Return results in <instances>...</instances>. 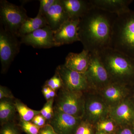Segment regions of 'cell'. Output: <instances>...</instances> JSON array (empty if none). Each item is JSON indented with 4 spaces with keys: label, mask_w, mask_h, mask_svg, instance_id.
Listing matches in <instances>:
<instances>
[{
    "label": "cell",
    "mask_w": 134,
    "mask_h": 134,
    "mask_svg": "<svg viewBox=\"0 0 134 134\" xmlns=\"http://www.w3.org/2000/svg\"><path fill=\"white\" fill-rule=\"evenodd\" d=\"M118 15L93 7L80 19L78 34L83 49L99 53L110 47Z\"/></svg>",
    "instance_id": "6da1fadb"
},
{
    "label": "cell",
    "mask_w": 134,
    "mask_h": 134,
    "mask_svg": "<svg viewBox=\"0 0 134 134\" xmlns=\"http://www.w3.org/2000/svg\"><path fill=\"white\" fill-rule=\"evenodd\" d=\"M112 82L134 84V59L110 47L98 53Z\"/></svg>",
    "instance_id": "7a4b0ae2"
},
{
    "label": "cell",
    "mask_w": 134,
    "mask_h": 134,
    "mask_svg": "<svg viewBox=\"0 0 134 134\" xmlns=\"http://www.w3.org/2000/svg\"><path fill=\"white\" fill-rule=\"evenodd\" d=\"M110 47L134 59V11L117 16Z\"/></svg>",
    "instance_id": "3957f363"
},
{
    "label": "cell",
    "mask_w": 134,
    "mask_h": 134,
    "mask_svg": "<svg viewBox=\"0 0 134 134\" xmlns=\"http://www.w3.org/2000/svg\"><path fill=\"white\" fill-rule=\"evenodd\" d=\"M28 18L26 10L22 6L6 0L0 1L1 25L6 30L18 37L21 26Z\"/></svg>",
    "instance_id": "277c9868"
},
{
    "label": "cell",
    "mask_w": 134,
    "mask_h": 134,
    "mask_svg": "<svg viewBox=\"0 0 134 134\" xmlns=\"http://www.w3.org/2000/svg\"><path fill=\"white\" fill-rule=\"evenodd\" d=\"M83 93L70 91L62 87L57 96L54 107L67 114L83 119L85 103Z\"/></svg>",
    "instance_id": "5b68a950"
},
{
    "label": "cell",
    "mask_w": 134,
    "mask_h": 134,
    "mask_svg": "<svg viewBox=\"0 0 134 134\" xmlns=\"http://www.w3.org/2000/svg\"><path fill=\"white\" fill-rule=\"evenodd\" d=\"M17 36L5 30L0 29V60L1 73L4 74L20 51L21 43Z\"/></svg>",
    "instance_id": "8992f818"
},
{
    "label": "cell",
    "mask_w": 134,
    "mask_h": 134,
    "mask_svg": "<svg viewBox=\"0 0 134 134\" xmlns=\"http://www.w3.org/2000/svg\"><path fill=\"white\" fill-rule=\"evenodd\" d=\"M90 65L85 74L92 90L98 92L112 81L98 53L90 52Z\"/></svg>",
    "instance_id": "52a82bcc"
},
{
    "label": "cell",
    "mask_w": 134,
    "mask_h": 134,
    "mask_svg": "<svg viewBox=\"0 0 134 134\" xmlns=\"http://www.w3.org/2000/svg\"><path fill=\"white\" fill-rule=\"evenodd\" d=\"M62 81V87L70 91L85 92L92 91L88 81L85 73L71 70L65 65H59L56 68Z\"/></svg>",
    "instance_id": "ba28073f"
},
{
    "label": "cell",
    "mask_w": 134,
    "mask_h": 134,
    "mask_svg": "<svg viewBox=\"0 0 134 134\" xmlns=\"http://www.w3.org/2000/svg\"><path fill=\"white\" fill-rule=\"evenodd\" d=\"M109 113L110 108L97 92L91 93L85 97L83 119L95 125L97 122L108 117Z\"/></svg>",
    "instance_id": "9c48e42d"
},
{
    "label": "cell",
    "mask_w": 134,
    "mask_h": 134,
    "mask_svg": "<svg viewBox=\"0 0 134 134\" xmlns=\"http://www.w3.org/2000/svg\"><path fill=\"white\" fill-rule=\"evenodd\" d=\"M21 44L34 48H49L57 47L54 38L53 31L48 25L21 37Z\"/></svg>",
    "instance_id": "30bf717a"
},
{
    "label": "cell",
    "mask_w": 134,
    "mask_h": 134,
    "mask_svg": "<svg viewBox=\"0 0 134 134\" xmlns=\"http://www.w3.org/2000/svg\"><path fill=\"white\" fill-rule=\"evenodd\" d=\"M54 114L49 124L58 134H75L82 119L67 114L54 107Z\"/></svg>",
    "instance_id": "8fae6325"
},
{
    "label": "cell",
    "mask_w": 134,
    "mask_h": 134,
    "mask_svg": "<svg viewBox=\"0 0 134 134\" xmlns=\"http://www.w3.org/2000/svg\"><path fill=\"white\" fill-rule=\"evenodd\" d=\"M97 92L110 108L129 98V89L125 85L111 82Z\"/></svg>",
    "instance_id": "7c38bea8"
},
{
    "label": "cell",
    "mask_w": 134,
    "mask_h": 134,
    "mask_svg": "<svg viewBox=\"0 0 134 134\" xmlns=\"http://www.w3.org/2000/svg\"><path fill=\"white\" fill-rule=\"evenodd\" d=\"M79 21L80 19H69L54 32V38L57 47L79 41Z\"/></svg>",
    "instance_id": "4fadbf2b"
},
{
    "label": "cell",
    "mask_w": 134,
    "mask_h": 134,
    "mask_svg": "<svg viewBox=\"0 0 134 134\" xmlns=\"http://www.w3.org/2000/svg\"><path fill=\"white\" fill-rule=\"evenodd\" d=\"M109 116L119 127L130 126L134 121V105L129 98L110 108Z\"/></svg>",
    "instance_id": "5bb4252c"
},
{
    "label": "cell",
    "mask_w": 134,
    "mask_h": 134,
    "mask_svg": "<svg viewBox=\"0 0 134 134\" xmlns=\"http://www.w3.org/2000/svg\"><path fill=\"white\" fill-rule=\"evenodd\" d=\"M47 25L53 31H56L69 18L61 0H56L44 16Z\"/></svg>",
    "instance_id": "9a60e30c"
},
{
    "label": "cell",
    "mask_w": 134,
    "mask_h": 134,
    "mask_svg": "<svg viewBox=\"0 0 134 134\" xmlns=\"http://www.w3.org/2000/svg\"><path fill=\"white\" fill-rule=\"evenodd\" d=\"M93 7L112 14H122L130 10L132 0H90Z\"/></svg>",
    "instance_id": "2e32d148"
},
{
    "label": "cell",
    "mask_w": 134,
    "mask_h": 134,
    "mask_svg": "<svg viewBox=\"0 0 134 134\" xmlns=\"http://www.w3.org/2000/svg\"><path fill=\"white\" fill-rule=\"evenodd\" d=\"M70 19H79L93 7L90 0H61Z\"/></svg>",
    "instance_id": "e0dca14e"
},
{
    "label": "cell",
    "mask_w": 134,
    "mask_h": 134,
    "mask_svg": "<svg viewBox=\"0 0 134 134\" xmlns=\"http://www.w3.org/2000/svg\"><path fill=\"white\" fill-rule=\"evenodd\" d=\"M90 61V52L83 49L82 52L79 53H69L65 59L64 65L71 70L85 73L88 68Z\"/></svg>",
    "instance_id": "ac0fdd59"
},
{
    "label": "cell",
    "mask_w": 134,
    "mask_h": 134,
    "mask_svg": "<svg viewBox=\"0 0 134 134\" xmlns=\"http://www.w3.org/2000/svg\"><path fill=\"white\" fill-rule=\"evenodd\" d=\"M46 25H48L44 16L37 14L34 18L29 17L21 26L18 37L21 38Z\"/></svg>",
    "instance_id": "d6986e66"
},
{
    "label": "cell",
    "mask_w": 134,
    "mask_h": 134,
    "mask_svg": "<svg viewBox=\"0 0 134 134\" xmlns=\"http://www.w3.org/2000/svg\"><path fill=\"white\" fill-rule=\"evenodd\" d=\"M10 99H3L0 101V122L2 126L11 122L16 112L14 102Z\"/></svg>",
    "instance_id": "ffe728a7"
},
{
    "label": "cell",
    "mask_w": 134,
    "mask_h": 134,
    "mask_svg": "<svg viewBox=\"0 0 134 134\" xmlns=\"http://www.w3.org/2000/svg\"><path fill=\"white\" fill-rule=\"evenodd\" d=\"M17 112L20 116V119L26 121H31L34 117L40 114V111L32 110L29 108L21 100L16 99L14 101Z\"/></svg>",
    "instance_id": "44dd1931"
},
{
    "label": "cell",
    "mask_w": 134,
    "mask_h": 134,
    "mask_svg": "<svg viewBox=\"0 0 134 134\" xmlns=\"http://www.w3.org/2000/svg\"><path fill=\"white\" fill-rule=\"evenodd\" d=\"M97 131L115 134L120 127L110 116L97 122L95 125Z\"/></svg>",
    "instance_id": "7402d4cb"
},
{
    "label": "cell",
    "mask_w": 134,
    "mask_h": 134,
    "mask_svg": "<svg viewBox=\"0 0 134 134\" xmlns=\"http://www.w3.org/2000/svg\"><path fill=\"white\" fill-rule=\"evenodd\" d=\"M97 132L95 125L82 119L75 134H96Z\"/></svg>",
    "instance_id": "603a6c76"
},
{
    "label": "cell",
    "mask_w": 134,
    "mask_h": 134,
    "mask_svg": "<svg viewBox=\"0 0 134 134\" xmlns=\"http://www.w3.org/2000/svg\"><path fill=\"white\" fill-rule=\"evenodd\" d=\"M19 126L27 134H39L41 127L31 121H26L20 119Z\"/></svg>",
    "instance_id": "cb8c5ba5"
},
{
    "label": "cell",
    "mask_w": 134,
    "mask_h": 134,
    "mask_svg": "<svg viewBox=\"0 0 134 134\" xmlns=\"http://www.w3.org/2000/svg\"><path fill=\"white\" fill-rule=\"evenodd\" d=\"M54 101V98L47 100L43 108L40 111V114L45 118L46 120L50 121L53 117L54 114V110L53 108Z\"/></svg>",
    "instance_id": "d4e9b609"
},
{
    "label": "cell",
    "mask_w": 134,
    "mask_h": 134,
    "mask_svg": "<svg viewBox=\"0 0 134 134\" xmlns=\"http://www.w3.org/2000/svg\"><path fill=\"white\" fill-rule=\"evenodd\" d=\"M46 85L54 91L62 87V81L57 72H55V75L46 82Z\"/></svg>",
    "instance_id": "484cf974"
},
{
    "label": "cell",
    "mask_w": 134,
    "mask_h": 134,
    "mask_svg": "<svg viewBox=\"0 0 134 134\" xmlns=\"http://www.w3.org/2000/svg\"><path fill=\"white\" fill-rule=\"evenodd\" d=\"M56 0H40V8L38 14L44 16Z\"/></svg>",
    "instance_id": "4316f807"
},
{
    "label": "cell",
    "mask_w": 134,
    "mask_h": 134,
    "mask_svg": "<svg viewBox=\"0 0 134 134\" xmlns=\"http://www.w3.org/2000/svg\"><path fill=\"white\" fill-rule=\"evenodd\" d=\"M0 134H19V130L14 122H10L2 125Z\"/></svg>",
    "instance_id": "83f0119b"
},
{
    "label": "cell",
    "mask_w": 134,
    "mask_h": 134,
    "mask_svg": "<svg viewBox=\"0 0 134 134\" xmlns=\"http://www.w3.org/2000/svg\"><path fill=\"white\" fill-rule=\"evenodd\" d=\"M14 97L11 91L5 86H0V99H13Z\"/></svg>",
    "instance_id": "f1b7e54d"
},
{
    "label": "cell",
    "mask_w": 134,
    "mask_h": 134,
    "mask_svg": "<svg viewBox=\"0 0 134 134\" xmlns=\"http://www.w3.org/2000/svg\"><path fill=\"white\" fill-rule=\"evenodd\" d=\"M46 120L44 116L39 114L34 117L31 122L38 126L41 127L46 125Z\"/></svg>",
    "instance_id": "f546056e"
},
{
    "label": "cell",
    "mask_w": 134,
    "mask_h": 134,
    "mask_svg": "<svg viewBox=\"0 0 134 134\" xmlns=\"http://www.w3.org/2000/svg\"><path fill=\"white\" fill-rule=\"evenodd\" d=\"M39 134H58L55 132L53 128L50 124H46L41 127L40 130Z\"/></svg>",
    "instance_id": "4dcf8cb0"
},
{
    "label": "cell",
    "mask_w": 134,
    "mask_h": 134,
    "mask_svg": "<svg viewBox=\"0 0 134 134\" xmlns=\"http://www.w3.org/2000/svg\"><path fill=\"white\" fill-rule=\"evenodd\" d=\"M130 126L120 127L115 134H134L133 129H132Z\"/></svg>",
    "instance_id": "1f68e13d"
},
{
    "label": "cell",
    "mask_w": 134,
    "mask_h": 134,
    "mask_svg": "<svg viewBox=\"0 0 134 134\" xmlns=\"http://www.w3.org/2000/svg\"><path fill=\"white\" fill-rule=\"evenodd\" d=\"M48 93L51 97V98H54L56 96V93H55V91L52 89L49 88V91H48Z\"/></svg>",
    "instance_id": "d6a6232c"
},
{
    "label": "cell",
    "mask_w": 134,
    "mask_h": 134,
    "mask_svg": "<svg viewBox=\"0 0 134 134\" xmlns=\"http://www.w3.org/2000/svg\"><path fill=\"white\" fill-rule=\"evenodd\" d=\"M49 87L46 85H45L44 87H43V89H42V92H43V94H46L48 93V91H49Z\"/></svg>",
    "instance_id": "836d02e7"
},
{
    "label": "cell",
    "mask_w": 134,
    "mask_h": 134,
    "mask_svg": "<svg viewBox=\"0 0 134 134\" xmlns=\"http://www.w3.org/2000/svg\"><path fill=\"white\" fill-rule=\"evenodd\" d=\"M43 95H44L45 98L47 100H50L51 99H52L48 93H46V94H43Z\"/></svg>",
    "instance_id": "e575fe53"
},
{
    "label": "cell",
    "mask_w": 134,
    "mask_h": 134,
    "mask_svg": "<svg viewBox=\"0 0 134 134\" xmlns=\"http://www.w3.org/2000/svg\"><path fill=\"white\" fill-rule=\"evenodd\" d=\"M96 134H110L107 133H105L102 132H99V131H97Z\"/></svg>",
    "instance_id": "d590c367"
},
{
    "label": "cell",
    "mask_w": 134,
    "mask_h": 134,
    "mask_svg": "<svg viewBox=\"0 0 134 134\" xmlns=\"http://www.w3.org/2000/svg\"><path fill=\"white\" fill-rule=\"evenodd\" d=\"M133 125V129L134 130V121L133 123V125Z\"/></svg>",
    "instance_id": "8d00e7d4"
},
{
    "label": "cell",
    "mask_w": 134,
    "mask_h": 134,
    "mask_svg": "<svg viewBox=\"0 0 134 134\" xmlns=\"http://www.w3.org/2000/svg\"></svg>",
    "instance_id": "74e56055"
}]
</instances>
